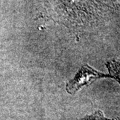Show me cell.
<instances>
[{
	"instance_id": "obj_1",
	"label": "cell",
	"mask_w": 120,
	"mask_h": 120,
	"mask_svg": "<svg viewBox=\"0 0 120 120\" xmlns=\"http://www.w3.org/2000/svg\"><path fill=\"white\" fill-rule=\"evenodd\" d=\"M102 75L89 66H83L77 72L73 79L68 83L66 90L69 94H74L82 86L90 84L95 79L102 77Z\"/></svg>"
}]
</instances>
